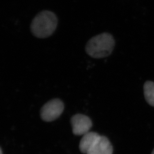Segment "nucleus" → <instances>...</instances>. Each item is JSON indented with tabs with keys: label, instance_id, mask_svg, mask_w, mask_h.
Wrapping results in <instances>:
<instances>
[{
	"label": "nucleus",
	"instance_id": "0eeeda50",
	"mask_svg": "<svg viewBox=\"0 0 154 154\" xmlns=\"http://www.w3.org/2000/svg\"><path fill=\"white\" fill-rule=\"evenodd\" d=\"M144 96L147 103L154 107V83L147 81L144 86Z\"/></svg>",
	"mask_w": 154,
	"mask_h": 154
},
{
	"label": "nucleus",
	"instance_id": "20e7f679",
	"mask_svg": "<svg viewBox=\"0 0 154 154\" xmlns=\"http://www.w3.org/2000/svg\"><path fill=\"white\" fill-rule=\"evenodd\" d=\"M71 124L73 133L75 135H84L89 132L92 126V123L90 118L80 114L72 117Z\"/></svg>",
	"mask_w": 154,
	"mask_h": 154
},
{
	"label": "nucleus",
	"instance_id": "f03ea898",
	"mask_svg": "<svg viewBox=\"0 0 154 154\" xmlns=\"http://www.w3.org/2000/svg\"><path fill=\"white\" fill-rule=\"evenodd\" d=\"M115 46L112 35L104 33L90 39L85 47L86 52L94 58H102L110 55Z\"/></svg>",
	"mask_w": 154,
	"mask_h": 154
},
{
	"label": "nucleus",
	"instance_id": "7ed1b4c3",
	"mask_svg": "<svg viewBox=\"0 0 154 154\" xmlns=\"http://www.w3.org/2000/svg\"><path fill=\"white\" fill-rule=\"evenodd\" d=\"M64 104L59 99H54L47 102L41 109V118L46 122L57 119L64 110Z\"/></svg>",
	"mask_w": 154,
	"mask_h": 154
},
{
	"label": "nucleus",
	"instance_id": "1a4fd4ad",
	"mask_svg": "<svg viewBox=\"0 0 154 154\" xmlns=\"http://www.w3.org/2000/svg\"><path fill=\"white\" fill-rule=\"evenodd\" d=\"M152 154H154V149L153 150V152H152Z\"/></svg>",
	"mask_w": 154,
	"mask_h": 154
},
{
	"label": "nucleus",
	"instance_id": "423d86ee",
	"mask_svg": "<svg viewBox=\"0 0 154 154\" xmlns=\"http://www.w3.org/2000/svg\"><path fill=\"white\" fill-rule=\"evenodd\" d=\"M100 135L96 132H89L83 135L79 143V149L83 154H87L96 143Z\"/></svg>",
	"mask_w": 154,
	"mask_h": 154
},
{
	"label": "nucleus",
	"instance_id": "f257e3e1",
	"mask_svg": "<svg viewBox=\"0 0 154 154\" xmlns=\"http://www.w3.org/2000/svg\"><path fill=\"white\" fill-rule=\"evenodd\" d=\"M57 23L58 20L55 14L50 11H43L32 21L31 32L37 38H47L54 33Z\"/></svg>",
	"mask_w": 154,
	"mask_h": 154
},
{
	"label": "nucleus",
	"instance_id": "6e6552de",
	"mask_svg": "<svg viewBox=\"0 0 154 154\" xmlns=\"http://www.w3.org/2000/svg\"><path fill=\"white\" fill-rule=\"evenodd\" d=\"M0 154H3V152H2V150L1 149V153H0Z\"/></svg>",
	"mask_w": 154,
	"mask_h": 154
},
{
	"label": "nucleus",
	"instance_id": "39448f33",
	"mask_svg": "<svg viewBox=\"0 0 154 154\" xmlns=\"http://www.w3.org/2000/svg\"><path fill=\"white\" fill-rule=\"evenodd\" d=\"M113 148L106 137L100 136L89 151L86 154H112Z\"/></svg>",
	"mask_w": 154,
	"mask_h": 154
}]
</instances>
